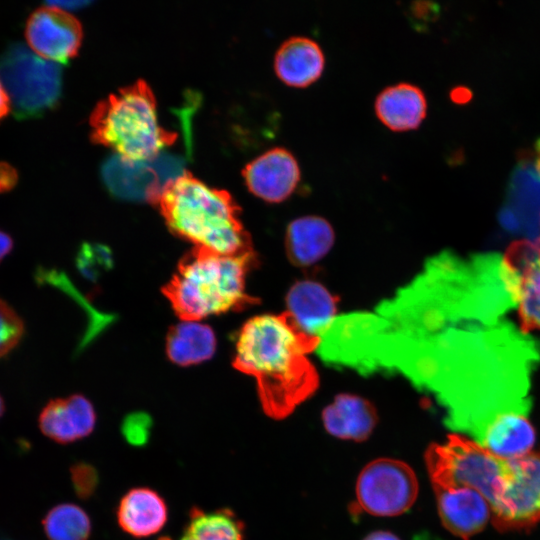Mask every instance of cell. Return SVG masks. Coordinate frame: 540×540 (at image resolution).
I'll return each instance as SVG.
<instances>
[{"mask_svg":"<svg viewBox=\"0 0 540 540\" xmlns=\"http://www.w3.org/2000/svg\"><path fill=\"white\" fill-rule=\"evenodd\" d=\"M113 264L111 250L102 244L84 243L76 256L80 273L91 281L99 280Z\"/></svg>","mask_w":540,"mask_h":540,"instance_id":"obj_27","label":"cell"},{"mask_svg":"<svg viewBox=\"0 0 540 540\" xmlns=\"http://www.w3.org/2000/svg\"><path fill=\"white\" fill-rule=\"evenodd\" d=\"M12 110L9 95L0 79V122L4 120Z\"/></svg>","mask_w":540,"mask_h":540,"instance_id":"obj_33","label":"cell"},{"mask_svg":"<svg viewBox=\"0 0 540 540\" xmlns=\"http://www.w3.org/2000/svg\"><path fill=\"white\" fill-rule=\"evenodd\" d=\"M325 65L319 44L305 36L286 39L278 48L274 58V69L278 78L288 86L306 87L322 74Z\"/></svg>","mask_w":540,"mask_h":540,"instance_id":"obj_20","label":"cell"},{"mask_svg":"<svg viewBox=\"0 0 540 540\" xmlns=\"http://www.w3.org/2000/svg\"><path fill=\"white\" fill-rule=\"evenodd\" d=\"M116 517L125 533L135 538H146L155 535L166 525L168 507L157 491L136 487L120 499Z\"/></svg>","mask_w":540,"mask_h":540,"instance_id":"obj_18","label":"cell"},{"mask_svg":"<svg viewBox=\"0 0 540 540\" xmlns=\"http://www.w3.org/2000/svg\"><path fill=\"white\" fill-rule=\"evenodd\" d=\"M418 492L417 476L407 463L378 458L364 466L358 475L356 505L373 516H398L413 506Z\"/></svg>","mask_w":540,"mask_h":540,"instance_id":"obj_9","label":"cell"},{"mask_svg":"<svg viewBox=\"0 0 540 540\" xmlns=\"http://www.w3.org/2000/svg\"><path fill=\"white\" fill-rule=\"evenodd\" d=\"M25 38L38 56L66 64L80 49L83 29L80 21L69 12L45 4L28 17Z\"/></svg>","mask_w":540,"mask_h":540,"instance_id":"obj_11","label":"cell"},{"mask_svg":"<svg viewBox=\"0 0 540 540\" xmlns=\"http://www.w3.org/2000/svg\"><path fill=\"white\" fill-rule=\"evenodd\" d=\"M491 521L501 532L525 531L540 521V451L507 459Z\"/></svg>","mask_w":540,"mask_h":540,"instance_id":"obj_8","label":"cell"},{"mask_svg":"<svg viewBox=\"0 0 540 540\" xmlns=\"http://www.w3.org/2000/svg\"><path fill=\"white\" fill-rule=\"evenodd\" d=\"M535 440L528 415L510 412L495 417L477 443L500 458L514 459L531 452Z\"/></svg>","mask_w":540,"mask_h":540,"instance_id":"obj_23","label":"cell"},{"mask_svg":"<svg viewBox=\"0 0 540 540\" xmlns=\"http://www.w3.org/2000/svg\"><path fill=\"white\" fill-rule=\"evenodd\" d=\"M325 430L332 436L355 442L369 438L378 422L374 405L353 394H338L322 411Z\"/></svg>","mask_w":540,"mask_h":540,"instance_id":"obj_19","label":"cell"},{"mask_svg":"<svg viewBox=\"0 0 540 540\" xmlns=\"http://www.w3.org/2000/svg\"><path fill=\"white\" fill-rule=\"evenodd\" d=\"M19 174L9 163L0 161V193L10 192L18 184Z\"/></svg>","mask_w":540,"mask_h":540,"instance_id":"obj_31","label":"cell"},{"mask_svg":"<svg viewBox=\"0 0 540 540\" xmlns=\"http://www.w3.org/2000/svg\"><path fill=\"white\" fill-rule=\"evenodd\" d=\"M363 540H401V539L389 531L379 530V531H374L368 534Z\"/></svg>","mask_w":540,"mask_h":540,"instance_id":"obj_37","label":"cell"},{"mask_svg":"<svg viewBox=\"0 0 540 540\" xmlns=\"http://www.w3.org/2000/svg\"><path fill=\"white\" fill-rule=\"evenodd\" d=\"M520 219L531 229L540 227V143L515 169L509 187V204L501 213L507 228H516Z\"/></svg>","mask_w":540,"mask_h":540,"instance_id":"obj_17","label":"cell"},{"mask_svg":"<svg viewBox=\"0 0 540 540\" xmlns=\"http://www.w3.org/2000/svg\"><path fill=\"white\" fill-rule=\"evenodd\" d=\"M70 476L74 491L80 499H89L95 493L99 474L92 464L76 462L70 467Z\"/></svg>","mask_w":540,"mask_h":540,"instance_id":"obj_30","label":"cell"},{"mask_svg":"<svg viewBox=\"0 0 540 540\" xmlns=\"http://www.w3.org/2000/svg\"><path fill=\"white\" fill-rule=\"evenodd\" d=\"M518 284L500 253L442 251L371 310L338 315L316 353L364 376H402L477 442L498 415L532 408L540 340L508 318Z\"/></svg>","mask_w":540,"mask_h":540,"instance_id":"obj_1","label":"cell"},{"mask_svg":"<svg viewBox=\"0 0 540 540\" xmlns=\"http://www.w3.org/2000/svg\"><path fill=\"white\" fill-rule=\"evenodd\" d=\"M334 240L333 228L326 219L315 215L299 217L287 226L286 253L292 264L308 267L327 255Z\"/></svg>","mask_w":540,"mask_h":540,"instance_id":"obj_22","label":"cell"},{"mask_svg":"<svg viewBox=\"0 0 540 540\" xmlns=\"http://www.w3.org/2000/svg\"><path fill=\"white\" fill-rule=\"evenodd\" d=\"M433 490L470 488L489 503L497 499L507 459L500 458L475 440L451 433L443 443H432L424 454Z\"/></svg>","mask_w":540,"mask_h":540,"instance_id":"obj_6","label":"cell"},{"mask_svg":"<svg viewBox=\"0 0 540 540\" xmlns=\"http://www.w3.org/2000/svg\"><path fill=\"white\" fill-rule=\"evenodd\" d=\"M411 14L418 21L420 20H430L433 16L436 15V5L429 2H414L411 5Z\"/></svg>","mask_w":540,"mask_h":540,"instance_id":"obj_32","label":"cell"},{"mask_svg":"<svg viewBox=\"0 0 540 540\" xmlns=\"http://www.w3.org/2000/svg\"><path fill=\"white\" fill-rule=\"evenodd\" d=\"M181 162L160 155L146 161H130L118 155L102 166V179L115 197L156 204L165 183L184 171Z\"/></svg>","mask_w":540,"mask_h":540,"instance_id":"obj_10","label":"cell"},{"mask_svg":"<svg viewBox=\"0 0 540 540\" xmlns=\"http://www.w3.org/2000/svg\"><path fill=\"white\" fill-rule=\"evenodd\" d=\"M38 424L41 432L60 444H69L90 435L96 425V412L83 395L49 401L42 409Z\"/></svg>","mask_w":540,"mask_h":540,"instance_id":"obj_15","label":"cell"},{"mask_svg":"<svg viewBox=\"0 0 540 540\" xmlns=\"http://www.w3.org/2000/svg\"><path fill=\"white\" fill-rule=\"evenodd\" d=\"M434 493L442 525L456 537L469 540L491 519L489 503L473 489L455 488Z\"/></svg>","mask_w":540,"mask_h":540,"instance_id":"obj_16","label":"cell"},{"mask_svg":"<svg viewBox=\"0 0 540 540\" xmlns=\"http://www.w3.org/2000/svg\"><path fill=\"white\" fill-rule=\"evenodd\" d=\"M89 124L91 140L130 161L156 158L177 139L158 121L157 104L144 80L119 89L93 109Z\"/></svg>","mask_w":540,"mask_h":540,"instance_id":"obj_5","label":"cell"},{"mask_svg":"<svg viewBox=\"0 0 540 540\" xmlns=\"http://www.w3.org/2000/svg\"><path fill=\"white\" fill-rule=\"evenodd\" d=\"M320 339L306 335L286 312L249 319L235 342V368L256 380L259 400L269 417L291 415L319 386L309 358Z\"/></svg>","mask_w":540,"mask_h":540,"instance_id":"obj_2","label":"cell"},{"mask_svg":"<svg viewBox=\"0 0 540 540\" xmlns=\"http://www.w3.org/2000/svg\"><path fill=\"white\" fill-rule=\"evenodd\" d=\"M42 523L49 540H88L92 530L88 514L73 503L54 506Z\"/></svg>","mask_w":540,"mask_h":540,"instance_id":"obj_26","label":"cell"},{"mask_svg":"<svg viewBox=\"0 0 540 540\" xmlns=\"http://www.w3.org/2000/svg\"><path fill=\"white\" fill-rule=\"evenodd\" d=\"M4 410H5V404L2 397L0 396V417L3 415Z\"/></svg>","mask_w":540,"mask_h":540,"instance_id":"obj_38","label":"cell"},{"mask_svg":"<svg viewBox=\"0 0 540 540\" xmlns=\"http://www.w3.org/2000/svg\"><path fill=\"white\" fill-rule=\"evenodd\" d=\"M252 261V252L222 255L196 249L180 262L164 294L186 320L243 308L253 302L245 286Z\"/></svg>","mask_w":540,"mask_h":540,"instance_id":"obj_4","label":"cell"},{"mask_svg":"<svg viewBox=\"0 0 540 540\" xmlns=\"http://www.w3.org/2000/svg\"><path fill=\"white\" fill-rule=\"evenodd\" d=\"M337 301L324 285L304 279L295 282L287 292L286 313L303 333L320 339L338 316Z\"/></svg>","mask_w":540,"mask_h":540,"instance_id":"obj_13","label":"cell"},{"mask_svg":"<svg viewBox=\"0 0 540 540\" xmlns=\"http://www.w3.org/2000/svg\"><path fill=\"white\" fill-rule=\"evenodd\" d=\"M242 174L249 191L270 203L286 200L300 181L298 162L283 147H273L257 156L246 164Z\"/></svg>","mask_w":540,"mask_h":540,"instance_id":"obj_12","label":"cell"},{"mask_svg":"<svg viewBox=\"0 0 540 540\" xmlns=\"http://www.w3.org/2000/svg\"><path fill=\"white\" fill-rule=\"evenodd\" d=\"M519 275L517 314L519 325L528 332L540 329V236L515 242L504 255Z\"/></svg>","mask_w":540,"mask_h":540,"instance_id":"obj_14","label":"cell"},{"mask_svg":"<svg viewBox=\"0 0 540 540\" xmlns=\"http://www.w3.org/2000/svg\"><path fill=\"white\" fill-rule=\"evenodd\" d=\"M0 79L18 120L40 117L59 103L60 64L38 56L21 42L9 44L0 55Z\"/></svg>","mask_w":540,"mask_h":540,"instance_id":"obj_7","label":"cell"},{"mask_svg":"<svg viewBox=\"0 0 540 540\" xmlns=\"http://www.w3.org/2000/svg\"><path fill=\"white\" fill-rule=\"evenodd\" d=\"M153 426L152 418L142 411L131 412L123 418L121 434L124 440L131 446H145L151 436Z\"/></svg>","mask_w":540,"mask_h":540,"instance_id":"obj_29","label":"cell"},{"mask_svg":"<svg viewBox=\"0 0 540 540\" xmlns=\"http://www.w3.org/2000/svg\"><path fill=\"white\" fill-rule=\"evenodd\" d=\"M156 205L169 229L198 250L222 255L251 252L240 208L231 194L188 171L165 183Z\"/></svg>","mask_w":540,"mask_h":540,"instance_id":"obj_3","label":"cell"},{"mask_svg":"<svg viewBox=\"0 0 540 540\" xmlns=\"http://www.w3.org/2000/svg\"><path fill=\"white\" fill-rule=\"evenodd\" d=\"M12 248V238L0 230V262L11 252Z\"/></svg>","mask_w":540,"mask_h":540,"instance_id":"obj_35","label":"cell"},{"mask_svg":"<svg viewBox=\"0 0 540 540\" xmlns=\"http://www.w3.org/2000/svg\"><path fill=\"white\" fill-rule=\"evenodd\" d=\"M179 540H244V524L228 508L193 507Z\"/></svg>","mask_w":540,"mask_h":540,"instance_id":"obj_25","label":"cell"},{"mask_svg":"<svg viewBox=\"0 0 540 540\" xmlns=\"http://www.w3.org/2000/svg\"><path fill=\"white\" fill-rule=\"evenodd\" d=\"M215 350L214 331L199 320L182 319L171 328L166 338V352L169 359L181 366L209 360Z\"/></svg>","mask_w":540,"mask_h":540,"instance_id":"obj_24","label":"cell"},{"mask_svg":"<svg viewBox=\"0 0 540 540\" xmlns=\"http://www.w3.org/2000/svg\"><path fill=\"white\" fill-rule=\"evenodd\" d=\"M24 332L22 318L0 298V358L6 356L20 343Z\"/></svg>","mask_w":540,"mask_h":540,"instance_id":"obj_28","label":"cell"},{"mask_svg":"<svg viewBox=\"0 0 540 540\" xmlns=\"http://www.w3.org/2000/svg\"><path fill=\"white\" fill-rule=\"evenodd\" d=\"M378 119L393 131L416 129L424 120L427 101L423 91L406 82L383 89L375 100Z\"/></svg>","mask_w":540,"mask_h":540,"instance_id":"obj_21","label":"cell"},{"mask_svg":"<svg viewBox=\"0 0 540 540\" xmlns=\"http://www.w3.org/2000/svg\"><path fill=\"white\" fill-rule=\"evenodd\" d=\"M90 2L87 1H48L45 4L57 7L64 11L75 10L88 5Z\"/></svg>","mask_w":540,"mask_h":540,"instance_id":"obj_34","label":"cell"},{"mask_svg":"<svg viewBox=\"0 0 540 540\" xmlns=\"http://www.w3.org/2000/svg\"><path fill=\"white\" fill-rule=\"evenodd\" d=\"M470 97V91L463 87H457L451 92V98L456 103H465L470 99Z\"/></svg>","mask_w":540,"mask_h":540,"instance_id":"obj_36","label":"cell"}]
</instances>
